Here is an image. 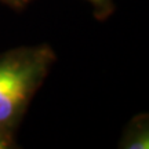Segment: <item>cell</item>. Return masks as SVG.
Listing matches in <instances>:
<instances>
[{"mask_svg":"<svg viewBox=\"0 0 149 149\" xmlns=\"http://www.w3.org/2000/svg\"><path fill=\"white\" fill-rule=\"evenodd\" d=\"M55 61L46 43L0 53V127L15 133Z\"/></svg>","mask_w":149,"mask_h":149,"instance_id":"cell-1","label":"cell"},{"mask_svg":"<svg viewBox=\"0 0 149 149\" xmlns=\"http://www.w3.org/2000/svg\"><path fill=\"white\" fill-rule=\"evenodd\" d=\"M122 149H148L149 148V117L139 113L128 122L119 141Z\"/></svg>","mask_w":149,"mask_h":149,"instance_id":"cell-2","label":"cell"},{"mask_svg":"<svg viewBox=\"0 0 149 149\" xmlns=\"http://www.w3.org/2000/svg\"><path fill=\"white\" fill-rule=\"evenodd\" d=\"M87 1L93 7L97 19H107L115 10L113 0H87Z\"/></svg>","mask_w":149,"mask_h":149,"instance_id":"cell-3","label":"cell"},{"mask_svg":"<svg viewBox=\"0 0 149 149\" xmlns=\"http://www.w3.org/2000/svg\"><path fill=\"white\" fill-rule=\"evenodd\" d=\"M17 146L15 133L0 127V149H13Z\"/></svg>","mask_w":149,"mask_h":149,"instance_id":"cell-4","label":"cell"},{"mask_svg":"<svg viewBox=\"0 0 149 149\" xmlns=\"http://www.w3.org/2000/svg\"><path fill=\"white\" fill-rule=\"evenodd\" d=\"M0 1L7 4L8 7H13L14 10H22V8H25L32 0H0Z\"/></svg>","mask_w":149,"mask_h":149,"instance_id":"cell-5","label":"cell"}]
</instances>
